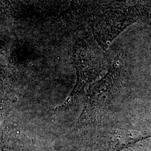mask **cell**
Masks as SVG:
<instances>
[{
	"mask_svg": "<svg viewBox=\"0 0 151 151\" xmlns=\"http://www.w3.org/2000/svg\"><path fill=\"white\" fill-rule=\"evenodd\" d=\"M119 68L114 67L88 87L76 127L82 128L101 122L113 105L119 88Z\"/></svg>",
	"mask_w": 151,
	"mask_h": 151,
	"instance_id": "1",
	"label": "cell"
},
{
	"mask_svg": "<svg viewBox=\"0 0 151 151\" xmlns=\"http://www.w3.org/2000/svg\"><path fill=\"white\" fill-rule=\"evenodd\" d=\"M2 103L0 101V113L2 111V109H3V108H2V104H1Z\"/></svg>",
	"mask_w": 151,
	"mask_h": 151,
	"instance_id": "5",
	"label": "cell"
},
{
	"mask_svg": "<svg viewBox=\"0 0 151 151\" xmlns=\"http://www.w3.org/2000/svg\"><path fill=\"white\" fill-rule=\"evenodd\" d=\"M73 60L77 73L75 85L65 102L53 109V111H65L72 107L84 95L87 87L101 73V65L83 42L80 41L75 45Z\"/></svg>",
	"mask_w": 151,
	"mask_h": 151,
	"instance_id": "2",
	"label": "cell"
},
{
	"mask_svg": "<svg viewBox=\"0 0 151 151\" xmlns=\"http://www.w3.org/2000/svg\"><path fill=\"white\" fill-rule=\"evenodd\" d=\"M0 151H7V146L4 139H2L0 141Z\"/></svg>",
	"mask_w": 151,
	"mask_h": 151,
	"instance_id": "4",
	"label": "cell"
},
{
	"mask_svg": "<svg viewBox=\"0 0 151 151\" xmlns=\"http://www.w3.org/2000/svg\"><path fill=\"white\" fill-rule=\"evenodd\" d=\"M150 137L132 129L109 128L99 133L97 145L101 151H121Z\"/></svg>",
	"mask_w": 151,
	"mask_h": 151,
	"instance_id": "3",
	"label": "cell"
}]
</instances>
